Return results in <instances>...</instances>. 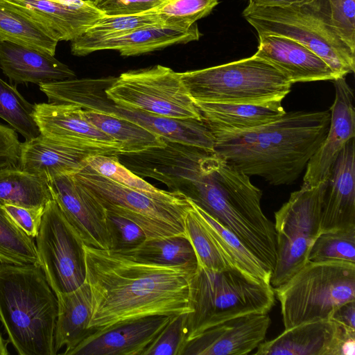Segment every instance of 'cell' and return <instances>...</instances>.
Returning a JSON list of instances; mask_svg holds the SVG:
<instances>
[{
    "label": "cell",
    "mask_w": 355,
    "mask_h": 355,
    "mask_svg": "<svg viewBox=\"0 0 355 355\" xmlns=\"http://www.w3.org/2000/svg\"><path fill=\"white\" fill-rule=\"evenodd\" d=\"M0 262L40 266L36 245L0 205Z\"/></svg>",
    "instance_id": "obj_33"
},
{
    "label": "cell",
    "mask_w": 355,
    "mask_h": 355,
    "mask_svg": "<svg viewBox=\"0 0 355 355\" xmlns=\"http://www.w3.org/2000/svg\"><path fill=\"white\" fill-rule=\"evenodd\" d=\"M320 1L335 31L355 51V0Z\"/></svg>",
    "instance_id": "obj_40"
},
{
    "label": "cell",
    "mask_w": 355,
    "mask_h": 355,
    "mask_svg": "<svg viewBox=\"0 0 355 355\" xmlns=\"http://www.w3.org/2000/svg\"><path fill=\"white\" fill-rule=\"evenodd\" d=\"M21 142L16 132L0 123V168L19 166Z\"/></svg>",
    "instance_id": "obj_44"
},
{
    "label": "cell",
    "mask_w": 355,
    "mask_h": 355,
    "mask_svg": "<svg viewBox=\"0 0 355 355\" xmlns=\"http://www.w3.org/2000/svg\"><path fill=\"white\" fill-rule=\"evenodd\" d=\"M112 115L131 121L165 141L214 150V137L202 120L167 117L116 104Z\"/></svg>",
    "instance_id": "obj_25"
},
{
    "label": "cell",
    "mask_w": 355,
    "mask_h": 355,
    "mask_svg": "<svg viewBox=\"0 0 355 355\" xmlns=\"http://www.w3.org/2000/svg\"><path fill=\"white\" fill-rule=\"evenodd\" d=\"M13 221L29 236L38 234L44 208H26L12 205H2Z\"/></svg>",
    "instance_id": "obj_43"
},
{
    "label": "cell",
    "mask_w": 355,
    "mask_h": 355,
    "mask_svg": "<svg viewBox=\"0 0 355 355\" xmlns=\"http://www.w3.org/2000/svg\"><path fill=\"white\" fill-rule=\"evenodd\" d=\"M73 175L96 197L106 211L135 223L148 239L187 236L184 218L192 205L182 193L141 191L107 179L87 166Z\"/></svg>",
    "instance_id": "obj_8"
},
{
    "label": "cell",
    "mask_w": 355,
    "mask_h": 355,
    "mask_svg": "<svg viewBox=\"0 0 355 355\" xmlns=\"http://www.w3.org/2000/svg\"><path fill=\"white\" fill-rule=\"evenodd\" d=\"M33 117L40 134L49 139L100 155L123 153L122 145L84 116L83 110L69 104H34Z\"/></svg>",
    "instance_id": "obj_12"
},
{
    "label": "cell",
    "mask_w": 355,
    "mask_h": 355,
    "mask_svg": "<svg viewBox=\"0 0 355 355\" xmlns=\"http://www.w3.org/2000/svg\"><path fill=\"white\" fill-rule=\"evenodd\" d=\"M163 24L153 10L126 15H103L76 39L71 40V51L75 53L81 48L119 37L141 27Z\"/></svg>",
    "instance_id": "obj_31"
},
{
    "label": "cell",
    "mask_w": 355,
    "mask_h": 355,
    "mask_svg": "<svg viewBox=\"0 0 355 355\" xmlns=\"http://www.w3.org/2000/svg\"><path fill=\"white\" fill-rule=\"evenodd\" d=\"M258 35L254 55L272 64L292 84L337 78L320 57L300 42L278 35Z\"/></svg>",
    "instance_id": "obj_19"
},
{
    "label": "cell",
    "mask_w": 355,
    "mask_h": 355,
    "mask_svg": "<svg viewBox=\"0 0 355 355\" xmlns=\"http://www.w3.org/2000/svg\"><path fill=\"white\" fill-rule=\"evenodd\" d=\"M308 261L355 263V226L320 233L311 248Z\"/></svg>",
    "instance_id": "obj_36"
},
{
    "label": "cell",
    "mask_w": 355,
    "mask_h": 355,
    "mask_svg": "<svg viewBox=\"0 0 355 355\" xmlns=\"http://www.w3.org/2000/svg\"><path fill=\"white\" fill-rule=\"evenodd\" d=\"M58 42L71 41L104 15L92 0H8Z\"/></svg>",
    "instance_id": "obj_18"
},
{
    "label": "cell",
    "mask_w": 355,
    "mask_h": 355,
    "mask_svg": "<svg viewBox=\"0 0 355 355\" xmlns=\"http://www.w3.org/2000/svg\"><path fill=\"white\" fill-rule=\"evenodd\" d=\"M166 0H94L95 7L104 15H133L151 10Z\"/></svg>",
    "instance_id": "obj_42"
},
{
    "label": "cell",
    "mask_w": 355,
    "mask_h": 355,
    "mask_svg": "<svg viewBox=\"0 0 355 355\" xmlns=\"http://www.w3.org/2000/svg\"><path fill=\"white\" fill-rule=\"evenodd\" d=\"M8 41L55 55L58 41L8 0H0V42Z\"/></svg>",
    "instance_id": "obj_28"
},
{
    "label": "cell",
    "mask_w": 355,
    "mask_h": 355,
    "mask_svg": "<svg viewBox=\"0 0 355 355\" xmlns=\"http://www.w3.org/2000/svg\"><path fill=\"white\" fill-rule=\"evenodd\" d=\"M95 155L100 154L52 141L40 134L21 143L19 167L49 182L78 172L87 166V159Z\"/></svg>",
    "instance_id": "obj_21"
},
{
    "label": "cell",
    "mask_w": 355,
    "mask_h": 355,
    "mask_svg": "<svg viewBox=\"0 0 355 355\" xmlns=\"http://www.w3.org/2000/svg\"><path fill=\"white\" fill-rule=\"evenodd\" d=\"M33 113L34 105L27 101L15 87L0 78V118L26 140L40 135Z\"/></svg>",
    "instance_id": "obj_34"
},
{
    "label": "cell",
    "mask_w": 355,
    "mask_h": 355,
    "mask_svg": "<svg viewBox=\"0 0 355 355\" xmlns=\"http://www.w3.org/2000/svg\"><path fill=\"white\" fill-rule=\"evenodd\" d=\"M184 316H173L144 355H182L185 346Z\"/></svg>",
    "instance_id": "obj_41"
},
{
    "label": "cell",
    "mask_w": 355,
    "mask_h": 355,
    "mask_svg": "<svg viewBox=\"0 0 355 355\" xmlns=\"http://www.w3.org/2000/svg\"><path fill=\"white\" fill-rule=\"evenodd\" d=\"M218 0H166L153 9L164 24L189 28L212 11Z\"/></svg>",
    "instance_id": "obj_37"
},
{
    "label": "cell",
    "mask_w": 355,
    "mask_h": 355,
    "mask_svg": "<svg viewBox=\"0 0 355 355\" xmlns=\"http://www.w3.org/2000/svg\"><path fill=\"white\" fill-rule=\"evenodd\" d=\"M124 253L161 265L198 266L195 250L184 235L148 239L135 250Z\"/></svg>",
    "instance_id": "obj_32"
},
{
    "label": "cell",
    "mask_w": 355,
    "mask_h": 355,
    "mask_svg": "<svg viewBox=\"0 0 355 355\" xmlns=\"http://www.w3.org/2000/svg\"><path fill=\"white\" fill-rule=\"evenodd\" d=\"M53 200L87 246L110 250L107 212L101 202L73 174L49 182Z\"/></svg>",
    "instance_id": "obj_13"
},
{
    "label": "cell",
    "mask_w": 355,
    "mask_h": 355,
    "mask_svg": "<svg viewBox=\"0 0 355 355\" xmlns=\"http://www.w3.org/2000/svg\"><path fill=\"white\" fill-rule=\"evenodd\" d=\"M94 333L143 317L192 311L191 280L198 266H166L131 254L84 245Z\"/></svg>",
    "instance_id": "obj_1"
},
{
    "label": "cell",
    "mask_w": 355,
    "mask_h": 355,
    "mask_svg": "<svg viewBox=\"0 0 355 355\" xmlns=\"http://www.w3.org/2000/svg\"><path fill=\"white\" fill-rule=\"evenodd\" d=\"M8 340H6L1 333L0 331V355H8L9 352L8 351Z\"/></svg>",
    "instance_id": "obj_47"
},
{
    "label": "cell",
    "mask_w": 355,
    "mask_h": 355,
    "mask_svg": "<svg viewBox=\"0 0 355 355\" xmlns=\"http://www.w3.org/2000/svg\"><path fill=\"white\" fill-rule=\"evenodd\" d=\"M83 113L90 123L122 145V154L139 153L166 145L164 139L126 119L90 110H83Z\"/></svg>",
    "instance_id": "obj_30"
},
{
    "label": "cell",
    "mask_w": 355,
    "mask_h": 355,
    "mask_svg": "<svg viewBox=\"0 0 355 355\" xmlns=\"http://www.w3.org/2000/svg\"><path fill=\"white\" fill-rule=\"evenodd\" d=\"M327 181L313 187L302 186L275 213L277 259L270 282L274 289L309 262L311 248L320 234L321 205Z\"/></svg>",
    "instance_id": "obj_9"
},
{
    "label": "cell",
    "mask_w": 355,
    "mask_h": 355,
    "mask_svg": "<svg viewBox=\"0 0 355 355\" xmlns=\"http://www.w3.org/2000/svg\"><path fill=\"white\" fill-rule=\"evenodd\" d=\"M311 0H248V7L284 8L309 2Z\"/></svg>",
    "instance_id": "obj_46"
},
{
    "label": "cell",
    "mask_w": 355,
    "mask_h": 355,
    "mask_svg": "<svg viewBox=\"0 0 355 355\" xmlns=\"http://www.w3.org/2000/svg\"><path fill=\"white\" fill-rule=\"evenodd\" d=\"M0 69L16 84L41 85L76 77L54 55L8 41L0 42Z\"/></svg>",
    "instance_id": "obj_22"
},
{
    "label": "cell",
    "mask_w": 355,
    "mask_h": 355,
    "mask_svg": "<svg viewBox=\"0 0 355 355\" xmlns=\"http://www.w3.org/2000/svg\"><path fill=\"white\" fill-rule=\"evenodd\" d=\"M193 102L263 103L282 101L292 83L267 61L252 56L180 73Z\"/></svg>",
    "instance_id": "obj_5"
},
{
    "label": "cell",
    "mask_w": 355,
    "mask_h": 355,
    "mask_svg": "<svg viewBox=\"0 0 355 355\" xmlns=\"http://www.w3.org/2000/svg\"><path fill=\"white\" fill-rule=\"evenodd\" d=\"M274 291L285 329L330 319L339 306L355 300V263L309 261Z\"/></svg>",
    "instance_id": "obj_7"
},
{
    "label": "cell",
    "mask_w": 355,
    "mask_h": 355,
    "mask_svg": "<svg viewBox=\"0 0 355 355\" xmlns=\"http://www.w3.org/2000/svg\"><path fill=\"white\" fill-rule=\"evenodd\" d=\"M86 163L97 173L120 184L155 194L166 191L155 187L135 174L119 161L116 155H92L87 159Z\"/></svg>",
    "instance_id": "obj_38"
},
{
    "label": "cell",
    "mask_w": 355,
    "mask_h": 355,
    "mask_svg": "<svg viewBox=\"0 0 355 355\" xmlns=\"http://www.w3.org/2000/svg\"><path fill=\"white\" fill-rule=\"evenodd\" d=\"M53 200L49 182L19 166L0 168V205L26 208L45 207Z\"/></svg>",
    "instance_id": "obj_27"
},
{
    "label": "cell",
    "mask_w": 355,
    "mask_h": 355,
    "mask_svg": "<svg viewBox=\"0 0 355 355\" xmlns=\"http://www.w3.org/2000/svg\"><path fill=\"white\" fill-rule=\"evenodd\" d=\"M335 99L331 107L327 135L309 159L302 186L313 187L326 182L339 154L355 136L354 92L345 76L334 79Z\"/></svg>",
    "instance_id": "obj_14"
},
{
    "label": "cell",
    "mask_w": 355,
    "mask_h": 355,
    "mask_svg": "<svg viewBox=\"0 0 355 355\" xmlns=\"http://www.w3.org/2000/svg\"><path fill=\"white\" fill-rule=\"evenodd\" d=\"M330 319L355 330V300L346 302L339 306L333 313Z\"/></svg>",
    "instance_id": "obj_45"
},
{
    "label": "cell",
    "mask_w": 355,
    "mask_h": 355,
    "mask_svg": "<svg viewBox=\"0 0 355 355\" xmlns=\"http://www.w3.org/2000/svg\"><path fill=\"white\" fill-rule=\"evenodd\" d=\"M200 33L197 24L181 28L157 24L141 27L128 34L92 44L78 50L74 55L83 56L92 52L112 49L121 55H137L176 44L198 40Z\"/></svg>",
    "instance_id": "obj_23"
},
{
    "label": "cell",
    "mask_w": 355,
    "mask_h": 355,
    "mask_svg": "<svg viewBox=\"0 0 355 355\" xmlns=\"http://www.w3.org/2000/svg\"><path fill=\"white\" fill-rule=\"evenodd\" d=\"M58 300L39 265L0 263V321L19 355H55Z\"/></svg>",
    "instance_id": "obj_3"
},
{
    "label": "cell",
    "mask_w": 355,
    "mask_h": 355,
    "mask_svg": "<svg viewBox=\"0 0 355 355\" xmlns=\"http://www.w3.org/2000/svg\"><path fill=\"white\" fill-rule=\"evenodd\" d=\"M58 300V316L55 331L56 354L62 347L67 352L94 334L89 327L92 318V294L85 282L71 292L55 295Z\"/></svg>",
    "instance_id": "obj_26"
},
{
    "label": "cell",
    "mask_w": 355,
    "mask_h": 355,
    "mask_svg": "<svg viewBox=\"0 0 355 355\" xmlns=\"http://www.w3.org/2000/svg\"><path fill=\"white\" fill-rule=\"evenodd\" d=\"M355 226L354 138L344 147L335 162L323 196L320 233Z\"/></svg>",
    "instance_id": "obj_20"
},
{
    "label": "cell",
    "mask_w": 355,
    "mask_h": 355,
    "mask_svg": "<svg viewBox=\"0 0 355 355\" xmlns=\"http://www.w3.org/2000/svg\"><path fill=\"white\" fill-rule=\"evenodd\" d=\"M268 313L241 315L213 326L187 342L182 355H245L264 341Z\"/></svg>",
    "instance_id": "obj_15"
},
{
    "label": "cell",
    "mask_w": 355,
    "mask_h": 355,
    "mask_svg": "<svg viewBox=\"0 0 355 355\" xmlns=\"http://www.w3.org/2000/svg\"><path fill=\"white\" fill-rule=\"evenodd\" d=\"M35 238L40 266L55 295L85 282V244L54 200L44 208Z\"/></svg>",
    "instance_id": "obj_11"
},
{
    "label": "cell",
    "mask_w": 355,
    "mask_h": 355,
    "mask_svg": "<svg viewBox=\"0 0 355 355\" xmlns=\"http://www.w3.org/2000/svg\"><path fill=\"white\" fill-rule=\"evenodd\" d=\"M355 330L331 319L305 322L285 329L275 338L263 341L257 355H340L343 340Z\"/></svg>",
    "instance_id": "obj_16"
},
{
    "label": "cell",
    "mask_w": 355,
    "mask_h": 355,
    "mask_svg": "<svg viewBox=\"0 0 355 355\" xmlns=\"http://www.w3.org/2000/svg\"><path fill=\"white\" fill-rule=\"evenodd\" d=\"M107 212V229L111 239L110 250L127 252L148 239L145 232L135 223L112 212Z\"/></svg>",
    "instance_id": "obj_39"
},
{
    "label": "cell",
    "mask_w": 355,
    "mask_h": 355,
    "mask_svg": "<svg viewBox=\"0 0 355 355\" xmlns=\"http://www.w3.org/2000/svg\"><path fill=\"white\" fill-rule=\"evenodd\" d=\"M328 111L286 112L280 119L241 132H213L214 151L248 176L270 184L293 183L324 139Z\"/></svg>",
    "instance_id": "obj_2"
},
{
    "label": "cell",
    "mask_w": 355,
    "mask_h": 355,
    "mask_svg": "<svg viewBox=\"0 0 355 355\" xmlns=\"http://www.w3.org/2000/svg\"><path fill=\"white\" fill-rule=\"evenodd\" d=\"M191 202L217 246L231 264L241 272L270 284L272 273L263 263L233 233L191 200Z\"/></svg>",
    "instance_id": "obj_29"
},
{
    "label": "cell",
    "mask_w": 355,
    "mask_h": 355,
    "mask_svg": "<svg viewBox=\"0 0 355 355\" xmlns=\"http://www.w3.org/2000/svg\"><path fill=\"white\" fill-rule=\"evenodd\" d=\"M172 317H143L94 333L67 355H144Z\"/></svg>",
    "instance_id": "obj_17"
},
{
    "label": "cell",
    "mask_w": 355,
    "mask_h": 355,
    "mask_svg": "<svg viewBox=\"0 0 355 355\" xmlns=\"http://www.w3.org/2000/svg\"><path fill=\"white\" fill-rule=\"evenodd\" d=\"M105 93L110 100L123 107L167 117L202 120L180 73L162 65L122 73Z\"/></svg>",
    "instance_id": "obj_10"
},
{
    "label": "cell",
    "mask_w": 355,
    "mask_h": 355,
    "mask_svg": "<svg viewBox=\"0 0 355 355\" xmlns=\"http://www.w3.org/2000/svg\"><path fill=\"white\" fill-rule=\"evenodd\" d=\"M184 230L195 250L198 266L214 270L236 268L220 250L193 205L185 216Z\"/></svg>",
    "instance_id": "obj_35"
},
{
    "label": "cell",
    "mask_w": 355,
    "mask_h": 355,
    "mask_svg": "<svg viewBox=\"0 0 355 355\" xmlns=\"http://www.w3.org/2000/svg\"><path fill=\"white\" fill-rule=\"evenodd\" d=\"M192 311L184 314L185 345L206 329L232 318L268 313L275 303L270 284L237 268L214 270L198 266L191 280Z\"/></svg>",
    "instance_id": "obj_4"
},
{
    "label": "cell",
    "mask_w": 355,
    "mask_h": 355,
    "mask_svg": "<svg viewBox=\"0 0 355 355\" xmlns=\"http://www.w3.org/2000/svg\"><path fill=\"white\" fill-rule=\"evenodd\" d=\"M202 121L211 132H241L257 128L282 118V101L263 103L194 102Z\"/></svg>",
    "instance_id": "obj_24"
},
{
    "label": "cell",
    "mask_w": 355,
    "mask_h": 355,
    "mask_svg": "<svg viewBox=\"0 0 355 355\" xmlns=\"http://www.w3.org/2000/svg\"><path fill=\"white\" fill-rule=\"evenodd\" d=\"M243 15L258 35L285 36L313 51L337 78L354 71L355 51L335 31L320 0L284 8L247 6Z\"/></svg>",
    "instance_id": "obj_6"
}]
</instances>
